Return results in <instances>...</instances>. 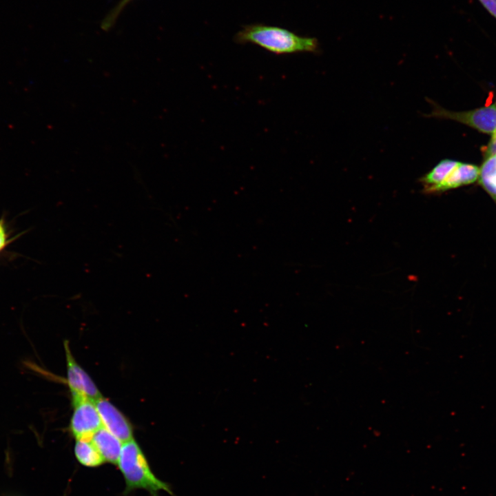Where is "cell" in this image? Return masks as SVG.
<instances>
[{
    "label": "cell",
    "mask_w": 496,
    "mask_h": 496,
    "mask_svg": "<svg viewBox=\"0 0 496 496\" xmlns=\"http://www.w3.org/2000/svg\"><path fill=\"white\" fill-rule=\"evenodd\" d=\"M240 43H251L276 54L314 52L318 49L315 38L300 37L287 30L253 25L245 28L236 37Z\"/></svg>",
    "instance_id": "6da1fadb"
},
{
    "label": "cell",
    "mask_w": 496,
    "mask_h": 496,
    "mask_svg": "<svg viewBox=\"0 0 496 496\" xmlns=\"http://www.w3.org/2000/svg\"><path fill=\"white\" fill-rule=\"evenodd\" d=\"M117 465L125 479V493L143 488L151 496H158L161 490L175 496L169 484L152 473L141 448L134 439L123 444Z\"/></svg>",
    "instance_id": "7a4b0ae2"
},
{
    "label": "cell",
    "mask_w": 496,
    "mask_h": 496,
    "mask_svg": "<svg viewBox=\"0 0 496 496\" xmlns=\"http://www.w3.org/2000/svg\"><path fill=\"white\" fill-rule=\"evenodd\" d=\"M73 412L70 428L76 440H91L101 427V420L94 400L72 394Z\"/></svg>",
    "instance_id": "3957f363"
},
{
    "label": "cell",
    "mask_w": 496,
    "mask_h": 496,
    "mask_svg": "<svg viewBox=\"0 0 496 496\" xmlns=\"http://www.w3.org/2000/svg\"><path fill=\"white\" fill-rule=\"evenodd\" d=\"M429 117L454 120L472 127L483 133H496V103L467 112H451L433 103Z\"/></svg>",
    "instance_id": "277c9868"
},
{
    "label": "cell",
    "mask_w": 496,
    "mask_h": 496,
    "mask_svg": "<svg viewBox=\"0 0 496 496\" xmlns=\"http://www.w3.org/2000/svg\"><path fill=\"white\" fill-rule=\"evenodd\" d=\"M64 349L67 362V382L71 394L83 395L94 401L102 397L94 382L74 360L68 341L64 342Z\"/></svg>",
    "instance_id": "5b68a950"
},
{
    "label": "cell",
    "mask_w": 496,
    "mask_h": 496,
    "mask_svg": "<svg viewBox=\"0 0 496 496\" xmlns=\"http://www.w3.org/2000/svg\"><path fill=\"white\" fill-rule=\"evenodd\" d=\"M102 426L123 443L133 439L132 427L125 415L103 397L94 401Z\"/></svg>",
    "instance_id": "8992f818"
},
{
    "label": "cell",
    "mask_w": 496,
    "mask_h": 496,
    "mask_svg": "<svg viewBox=\"0 0 496 496\" xmlns=\"http://www.w3.org/2000/svg\"><path fill=\"white\" fill-rule=\"evenodd\" d=\"M91 441L105 462L117 464L121 453L123 442L103 426L92 436Z\"/></svg>",
    "instance_id": "52a82bcc"
},
{
    "label": "cell",
    "mask_w": 496,
    "mask_h": 496,
    "mask_svg": "<svg viewBox=\"0 0 496 496\" xmlns=\"http://www.w3.org/2000/svg\"><path fill=\"white\" fill-rule=\"evenodd\" d=\"M479 173L480 168L477 166L459 163L445 180L433 188L430 194L442 192L461 185L473 183L477 180Z\"/></svg>",
    "instance_id": "ba28073f"
},
{
    "label": "cell",
    "mask_w": 496,
    "mask_h": 496,
    "mask_svg": "<svg viewBox=\"0 0 496 496\" xmlns=\"http://www.w3.org/2000/svg\"><path fill=\"white\" fill-rule=\"evenodd\" d=\"M458 164L459 162L450 159H444L439 162L431 171L420 178L423 192L430 194L433 188L445 180Z\"/></svg>",
    "instance_id": "9c48e42d"
},
{
    "label": "cell",
    "mask_w": 496,
    "mask_h": 496,
    "mask_svg": "<svg viewBox=\"0 0 496 496\" xmlns=\"http://www.w3.org/2000/svg\"><path fill=\"white\" fill-rule=\"evenodd\" d=\"M74 454L78 462L87 467H97L105 461L91 440H76Z\"/></svg>",
    "instance_id": "30bf717a"
},
{
    "label": "cell",
    "mask_w": 496,
    "mask_h": 496,
    "mask_svg": "<svg viewBox=\"0 0 496 496\" xmlns=\"http://www.w3.org/2000/svg\"><path fill=\"white\" fill-rule=\"evenodd\" d=\"M479 178L480 184L496 201V155L486 158Z\"/></svg>",
    "instance_id": "8fae6325"
},
{
    "label": "cell",
    "mask_w": 496,
    "mask_h": 496,
    "mask_svg": "<svg viewBox=\"0 0 496 496\" xmlns=\"http://www.w3.org/2000/svg\"><path fill=\"white\" fill-rule=\"evenodd\" d=\"M132 0H121L119 1L103 20L101 25V28L104 30H107L112 28L121 11Z\"/></svg>",
    "instance_id": "7c38bea8"
},
{
    "label": "cell",
    "mask_w": 496,
    "mask_h": 496,
    "mask_svg": "<svg viewBox=\"0 0 496 496\" xmlns=\"http://www.w3.org/2000/svg\"><path fill=\"white\" fill-rule=\"evenodd\" d=\"M486 11L496 19V0H478Z\"/></svg>",
    "instance_id": "4fadbf2b"
},
{
    "label": "cell",
    "mask_w": 496,
    "mask_h": 496,
    "mask_svg": "<svg viewBox=\"0 0 496 496\" xmlns=\"http://www.w3.org/2000/svg\"><path fill=\"white\" fill-rule=\"evenodd\" d=\"M494 155H496V133L492 135V139L485 152L486 158Z\"/></svg>",
    "instance_id": "5bb4252c"
},
{
    "label": "cell",
    "mask_w": 496,
    "mask_h": 496,
    "mask_svg": "<svg viewBox=\"0 0 496 496\" xmlns=\"http://www.w3.org/2000/svg\"><path fill=\"white\" fill-rule=\"evenodd\" d=\"M7 243L8 236L6 230L2 221L0 220V251H1L5 248V247L7 245Z\"/></svg>",
    "instance_id": "9a60e30c"
},
{
    "label": "cell",
    "mask_w": 496,
    "mask_h": 496,
    "mask_svg": "<svg viewBox=\"0 0 496 496\" xmlns=\"http://www.w3.org/2000/svg\"></svg>",
    "instance_id": "2e32d148"
}]
</instances>
